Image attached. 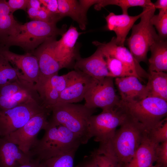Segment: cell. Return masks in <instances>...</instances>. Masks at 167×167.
<instances>
[{
  "instance_id": "obj_1",
  "label": "cell",
  "mask_w": 167,
  "mask_h": 167,
  "mask_svg": "<svg viewBox=\"0 0 167 167\" xmlns=\"http://www.w3.org/2000/svg\"><path fill=\"white\" fill-rule=\"evenodd\" d=\"M107 143L95 149L109 156L124 167L131 160L148 131L138 122L128 116Z\"/></svg>"
},
{
  "instance_id": "obj_2",
  "label": "cell",
  "mask_w": 167,
  "mask_h": 167,
  "mask_svg": "<svg viewBox=\"0 0 167 167\" xmlns=\"http://www.w3.org/2000/svg\"><path fill=\"white\" fill-rule=\"evenodd\" d=\"M42 138L38 139L29 155L40 161L77 150L82 144L80 139L63 125L51 119L44 129Z\"/></svg>"
},
{
  "instance_id": "obj_3",
  "label": "cell",
  "mask_w": 167,
  "mask_h": 167,
  "mask_svg": "<svg viewBox=\"0 0 167 167\" xmlns=\"http://www.w3.org/2000/svg\"><path fill=\"white\" fill-rule=\"evenodd\" d=\"M66 28V26L59 28L56 24L39 20H32L24 24L18 23L9 36L0 40V44L7 49L12 46H19L26 53H31L48 38L62 36Z\"/></svg>"
},
{
  "instance_id": "obj_4",
  "label": "cell",
  "mask_w": 167,
  "mask_h": 167,
  "mask_svg": "<svg viewBox=\"0 0 167 167\" xmlns=\"http://www.w3.org/2000/svg\"><path fill=\"white\" fill-rule=\"evenodd\" d=\"M49 109L51 120L67 128L78 136L82 144H86L92 138L89 119L96 111L84 105L73 103H58Z\"/></svg>"
},
{
  "instance_id": "obj_5",
  "label": "cell",
  "mask_w": 167,
  "mask_h": 167,
  "mask_svg": "<svg viewBox=\"0 0 167 167\" xmlns=\"http://www.w3.org/2000/svg\"><path fill=\"white\" fill-rule=\"evenodd\" d=\"M120 105L126 113L149 131L166 118L167 101L160 98L148 96L141 100L124 102Z\"/></svg>"
},
{
  "instance_id": "obj_6",
  "label": "cell",
  "mask_w": 167,
  "mask_h": 167,
  "mask_svg": "<svg viewBox=\"0 0 167 167\" xmlns=\"http://www.w3.org/2000/svg\"><path fill=\"white\" fill-rule=\"evenodd\" d=\"M143 8V13L140 21L133 25L131 34L127 39L130 52L139 63L147 62V55L150 47L159 38L151 22L156 10L154 5Z\"/></svg>"
},
{
  "instance_id": "obj_7",
  "label": "cell",
  "mask_w": 167,
  "mask_h": 167,
  "mask_svg": "<svg viewBox=\"0 0 167 167\" xmlns=\"http://www.w3.org/2000/svg\"><path fill=\"white\" fill-rule=\"evenodd\" d=\"M89 119L91 136L99 145L108 143L113 137L117 128L125 121L128 115L119 104L114 108L102 110Z\"/></svg>"
},
{
  "instance_id": "obj_8",
  "label": "cell",
  "mask_w": 167,
  "mask_h": 167,
  "mask_svg": "<svg viewBox=\"0 0 167 167\" xmlns=\"http://www.w3.org/2000/svg\"><path fill=\"white\" fill-rule=\"evenodd\" d=\"M47 109L41 101L32 100L0 111V137L9 135L23 126L33 116Z\"/></svg>"
},
{
  "instance_id": "obj_9",
  "label": "cell",
  "mask_w": 167,
  "mask_h": 167,
  "mask_svg": "<svg viewBox=\"0 0 167 167\" xmlns=\"http://www.w3.org/2000/svg\"><path fill=\"white\" fill-rule=\"evenodd\" d=\"M51 113L47 109L33 116L22 127L6 136L9 140L17 145L25 153L29 155L30 150L38 140L37 135L47 125L48 117Z\"/></svg>"
},
{
  "instance_id": "obj_10",
  "label": "cell",
  "mask_w": 167,
  "mask_h": 167,
  "mask_svg": "<svg viewBox=\"0 0 167 167\" xmlns=\"http://www.w3.org/2000/svg\"><path fill=\"white\" fill-rule=\"evenodd\" d=\"M76 73L74 70L61 75L57 74L48 77H39L35 87L43 105L49 109L57 104L61 93L72 81Z\"/></svg>"
},
{
  "instance_id": "obj_11",
  "label": "cell",
  "mask_w": 167,
  "mask_h": 167,
  "mask_svg": "<svg viewBox=\"0 0 167 167\" xmlns=\"http://www.w3.org/2000/svg\"><path fill=\"white\" fill-rule=\"evenodd\" d=\"M106 77L98 81L88 91L84 105L88 108L102 110L114 108L120 104L121 99L117 95L113 79Z\"/></svg>"
},
{
  "instance_id": "obj_12",
  "label": "cell",
  "mask_w": 167,
  "mask_h": 167,
  "mask_svg": "<svg viewBox=\"0 0 167 167\" xmlns=\"http://www.w3.org/2000/svg\"><path fill=\"white\" fill-rule=\"evenodd\" d=\"M92 43L100 49L105 57L114 58L120 61L140 81L142 78H148V73L135 59L130 51L124 46L116 44L115 37H113L108 43L95 41Z\"/></svg>"
},
{
  "instance_id": "obj_13",
  "label": "cell",
  "mask_w": 167,
  "mask_h": 167,
  "mask_svg": "<svg viewBox=\"0 0 167 167\" xmlns=\"http://www.w3.org/2000/svg\"><path fill=\"white\" fill-rule=\"evenodd\" d=\"M80 34L76 28L71 25L62 36L61 38L56 41L54 49V55L62 68L74 66L76 60L80 57L75 47Z\"/></svg>"
},
{
  "instance_id": "obj_14",
  "label": "cell",
  "mask_w": 167,
  "mask_h": 167,
  "mask_svg": "<svg viewBox=\"0 0 167 167\" xmlns=\"http://www.w3.org/2000/svg\"><path fill=\"white\" fill-rule=\"evenodd\" d=\"M0 53L21 72L26 80L34 84L37 82L39 68L37 59L35 56L29 53L18 54L4 47L0 48Z\"/></svg>"
},
{
  "instance_id": "obj_15",
  "label": "cell",
  "mask_w": 167,
  "mask_h": 167,
  "mask_svg": "<svg viewBox=\"0 0 167 167\" xmlns=\"http://www.w3.org/2000/svg\"><path fill=\"white\" fill-rule=\"evenodd\" d=\"M57 36L48 38L31 53L37 59L40 71L39 77H48L58 74V71L62 69L55 58L54 53Z\"/></svg>"
},
{
  "instance_id": "obj_16",
  "label": "cell",
  "mask_w": 167,
  "mask_h": 167,
  "mask_svg": "<svg viewBox=\"0 0 167 167\" xmlns=\"http://www.w3.org/2000/svg\"><path fill=\"white\" fill-rule=\"evenodd\" d=\"M73 67L75 70L101 81L106 77H112L107 66L105 57L98 48L90 57L78 58Z\"/></svg>"
},
{
  "instance_id": "obj_17",
  "label": "cell",
  "mask_w": 167,
  "mask_h": 167,
  "mask_svg": "<svg viewBox=\"0 0 167 167\" xmlns=\"http://www.w3.org/2000/svg\"><path fill=\"white\" fill-rule=\"evenodd\" d=\"M76 71L73 79L61 92L58 103H75L82 101L88 90L98 80Z\"/></svg>"
},
{
  "instance_id": "obj_18",
  "label": "cell",
  "mask_w": 167,
  "mask_h": 167,
  "mask_svg": "<svg viewBox=\"0 0 167 167\" xmlns=\"http://www.w3.org/2000/svg\"><path fill=\"white\" fill-rule=\"evenodd\" d=\"M115 83L122 101H140L148 96L146 85H143L135 76L115 78Z\"/></svg>"
},
{
  "instance_id": "obj_19",
  "label": "cell",
  "mask_w": 167,
  "mask_h": 167,
  "mask_svg": "<svg viewBox=\"0 0 167 167\" xmlns=\"http://www.w3.org/2000/svg\"><path fill=\"white\" fill-rule=\"evenodd\" d=\"M143 13V10L139 15L133 16L128 14L117 15L111 12L105 17L107 28L108 30L113 31L115 33V42L117 45L124 46L129 31Z\"/></svg>"
},
{
  "instance_id": "obj_20",
  "label": "cell",
  "mask_w": 167,
  "mask_h": 167,
  "mask_svg": "<svg viewBox=\"0 0 167 167\" xmlns=\"http://www.w3.org/2000/svg\"><path fill=\"white\" fill-rule=\"evenodd\" d=\"M32 158L6 136L0 137V167H18Z\"/></svg>"
},
{
  "instance_id": "obj_21",
  "label": "cell",
  "mask_w": 167,
  "mask_h": 167,
  "mask_svg": "<svg viewBox=\"0 0 167 167\" xmlns=\"http://www.w3.org/2000/svg\"><path fill=\"white\" fill-rule=\"evenodd\" d=\"M159 144L150 138L148 132L131 160L124 167H150L153 165Z\"/></svg>"
},
{
  "instance_id": "obj_22",
  "label": "cell",
  "mask_w": 167,
  "mask_h": 167,
  "mask_svg": "<svg viewBox=\"0 0 167 167\" xmlns=\"http://www.w3.org/2000/svg\"><path fill=\"white\" fill-rule=\"evenodd\" d=\"M58 10L62 19L68 16L76 22L81 29L84 30L87 24L88 11L79 1L58 0Z\"/></svg>"
},
{
  "instance_id": "obj_23",
  "label": "cell",
  "mask_w": 167,
  "mask_h": 167,
  "mask_svg": "<svg viewBox=\"0 0 167 167\" xmlns=\"http://www.w3.org/2000/svg\"><path fill=\"white\" fill-rule=\"evenodd\" d=\"M32 100L41 101L35 84L29 82L23 88L11 95L0 98V111L13 108Z\"/></svg>"
},
{
  "instance_id": "obj_24",
  "label": "cell",
  "mask_w": 167,
  "mask_h": 167,
  "mask_svg": "<svg viewBox=\"0 0 167 167\" xmlns=\"http://www.w3.org/2000/svg\"><path fill=\"white\" fill-rule=\"evenodd\" d=\"M151 55L148 60L149 71H167V41L159 38L150 47Z\"/></svg>"
},
{
  "instance_id": "obj_25",
  "label": "cell",
  "mask_w": 167,
  "mask_h": 167,
  "mask_svg": "<svg viewBox=\"0 0 167 167\" xmlns=\"http://www.w3.org/2000/svg\"><path fill=\"white\" fill-rule=\"evenodd\" d=\"M146 85L148 96L159 98L167 101V74L151 71L148 73Z\"/></svg>"
},
{
  "instance_id": "obj_26",
  "label": "cell",
  "mask_w": 167,
  "mask_h": 167,
  "mask_svg": "<svg viewBox=\"0 0 167 167\" xmlns=\"http://www.w3.org/2000/svg\"><path fill=\"white\" fill-rule=\"evenodd\" d=\"M8 5L7 1L0 0V40L9 36L18 24Z\"/></svg>"
},
{
  "instance_id": "obj_27",
  "label": "cell",
  "mask_w": 167,
  "mask_h": 167,
  "mask_svg": "<svg viewBox=\"0 0 167 167\" xmlns=\"http://www.w3.org/2000/svg\"><path fill=\"white\" fill-rule=\"evenodd\" d=\"M110 5L119 6L122 9V14L127 15L128 10L131 7L139 6L147 7L153 6V3L150 0H101L96 4L95 8L99 10L102 7Z\"/></svg>"
},
{
  "instance_id": "obj_28",
  "label": "cell",
  "mask_w": 167,
  "mask_h": 167,
  "mask_svg": "<svg viewBox=\"0 0 167 167\" xmlns=\"http://www.w3.org/2000/svg\"><path fill=\"white\" fill-rule=\"evenodd\" d=\"M19 79H25L21 72L12 66L7 59L0 53V86Z\"/></svg>"
},
{
  "instance_id": "obj_29",
  "label": "cell",
  "mask_w": 167,
  "mask_h": 167,
  "mask_svg": "<svg viewBox=\"0 0 167 167\" xmlns=\"http://www.w3.org/2000/svg\"><path fill=\"white\" fill-rule=\"evenodd\" d=\"M77 150L41 161L39 167H75L74 158Z\"/></svg>"
},
{
  "instance_id": "obj_30",
  "label": "cell",
  "mask_w": 167,
  "mask_h": 167,
  "mask_svg": "<svg viewBox=\"0 0 167 167\" xmlns=\"http://www.w3.org/2000/svg\"><path fill=\"white\" fill-rule=\"evenodd\" d=\"M105 57L108 69L112 77L135 76L129 69L118 59L109 56Z\"/></svg>"
},
{
  "instance_id": "obj_31",
  "label": "cell",
  "mask_w": 167,
  "mask_h": 167,
  "mask_svg": "<svg viewBox=\"0 0 167 167\" xmlns=\"http://www.w3.org/2000/svg\"><path fill=\"white\" fill-rule=\"evenodd\" d=\"M152 25L158 32L160 38L166 40L167 38V11H159L158 14H154L151 19Z\"/></svg>"
},
{
  "instance_id": "obj_32",
  "label": "cell",
  "mask_w": 167,
  "mask_h": 167,
  "mask_svg": "<svg viewBox=\"0 0 167 167\" xmlns=\"http://www.w3.org/2000/svg\"><path fill=\"white\" fill-rule=\"evenodd\" d=\"M148 134L150 138L157 143L167 141V118L159 125L148 131Z\"/></svg>"
},
{
  "instance_id": "obj_33",
  "label": "cell",
  "mask_w": 167,
  "mask_h": 167,
  "mask_svg": "<svg viewBox=\"0 0 167 167\" xmlns=\"http://www.w3.org/2000/svg\"><path fill=\"white\" fill-rule=\"evenodd\" d=\"M91 154L93 157L97 167H122L115 159L106 155L99 154L95 150Z\"/></svg>"
},
{
  "instance_id": "obj_34",
  "label": "cell",
  "mask_w": 167,
  "mask_h": 167,
  "mask_svg": "<svg viewBox=\"0 0 167 167\" xmlns=\"http://www.w3.org/2000/svg\"><path fill=\"white\" fill-rule=\"evenodd\" d=\"M62 18L59 15L53 14L43 6L38 11L35 20H39L50 24H56Z\"/></svg>"
},
{
  "instance_id": "obj_35",
  "label": "cell",
  "mask_w": 167,
  "mask_h": 167,
  "mask_svg": "<svg viewBox=\"0 0 167 167\" xmlns=\"http://www.w3.org/2000/svg\"><path fill=\"white\" fill-rule=\"evenodd\" d=\"M155 162L156 167H167V141L160 144Z\"/></svg>"
},
{
  "instance_id": "obj_36",
  "label": "cell",
  "mask_w": 167,
  "mask_h": 167,
  "mask_svg": "<svg viewBox=\"0 0 167 167\" xmlns=\"http://www.w3.org/2000/svg\"><path fill=\"white\" fill-rule=\"evenodd\" d=\"M29 0H9L7 4L11 12L13 13L18 10L25 11L28 7Z\"/></svg>"
},
{
  "instance_id": "obj_37",
  "label": "cell",
  "mask_w": 167,
  "mask_h": 167,
  "mask_svg": "<svg viewBox=\"0 0 167 167\" xmlns=\"http://www.w3.org/2000/svg\"><path fill=\"white\" fill-rule=\"evenodd\" d=\"M39 0L41 4L45 7L51 13L54 15L60 16L58 10V3L57 0Z\"/></svg>"
},
{
  "instance_id": "obj_38",
  "label": "cell",
  "mask_w": 167,
  "mask_h": 167,
  "mask_svg": "<svg viewBox=\"0 0 167 167\" xmlns=\"http://www.w3.org/2000/svg\"><path fill=\"white\" fill-rule=\"evenodd\" d=\"M75 167H97L93 157L90 155L86 156L83 160Z\"/></svg>"
},
{
  "instance_id": "obj_39",
  "label": "cell",
  "mask_w": 167,
  "mask_h": 167,
  "mask_svg": "<svg viewBox=\"0 0 167 167\" xmlns=\"http://www.w3.org/2000/svg\"><path fill=\"white\" fill-rule=\"evenodd\" d=\"M40 162L39 159L33 158L29 161L20 165L18 167H39Z\"/></svg>"
},
{
  "instance_id": "obj_40",
  "label": "cell",
  "mask_w": 167,
  "mask_h": 167,
  "mask_svg": "<svg viewBox=\"0 0 167 167\" xmlns=\"http://www.w3.org/2000/svg\"><path fill=\"white\" fill-rule=\"evenodd\" d=\"M154 6L155 8L160 10L167 11V0H157L154 3Z\"/></svg>"
},
{
  "instance_id": "obj_41",
  "label": "cell",
  "mask_w": 167,
  "mask_h": 167,
  "mask_svg": "<svg viewBox=\"0 0 167 167\" xmlns=\"http://www.w3.org/2000/svg\"><path fill=\"white\" fill-rule=\"evenodd\" d=\"M27 10L29 18L32 20H35L39 10L31 7H28Z\"/></svg>"
},
{
  "instance_id": "obj_42",
  "label": "cell",
  "mask_w": 167,
  "mask_h": 167,
  "mask_svg": "<svg viewBox=\"0 0 167 167\" xmlns=\"http://www.w3.org/2000/svg\"><path fill=\"white\" fill-rule=\"evenodd\" d=\"M41 5L39 0H29L28 7H31L39 10L41 7Z\"/></svg>"
},
{
  "instance_id": "obj_43",
  "label": "cell",
  "mask_w": 167,
  "mask_h": 167,
  "mask_svg": "<svg viewBox=\"0 0 167 167\" xmlns=\"http://www.w3.org/2000/svg\"><path fill=\"white\" fill-rule=\"evenodd\" d=\"M150 167H156L155 165H152Z\"/></svg>"
},
{
  "instance_id": "obj_44",
  "label": "cell",
  "mask_w": 167,
  "mask_h": 167,
  "mask_svg": "<svg viewBox=\"0 0 167 167\" xmlns=\"http://www.w3.org/2000/svg\"></svg>"
},
{
  "instance_id": "obj_45",
  "label": "cell",
  "mask_w": 167,
  "mask_h": 167,
  "mask_svg": "<svg viewBox=\"0 0 167 167\" xmlns=\"http://www.w3.org/2000/svg\"></svg>"
}]
</instances>
